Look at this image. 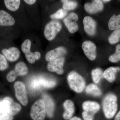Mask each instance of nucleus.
<instances>
[{
  "label": "nucleus",
  "instance_id": "obj_16",
  "mask_svg": "<svg viewBox=\"0 0 120 120\" xmlns=\"http://www.w3.org/2000/svg\"><path fill=\"white\" fill-rule=\"evenodd\" d=\"M82 108L84 111L94 114L97 113L100 109L99 104L96 102L86 101L82 105Z\"/></svg>",
  "mask_w": 120,
  "mask_h": 120
},
{
  "label": "nucleus",
  "instance_id": "obj_13",
  "mask_svg": "<svg viewBox=\"0 0 120 120\" xmlns=\"http://www.w3.org/2000/svg\"><path fill=\"white\" fill-rule=\"evenodd\" d=\"M102 1L99 0L92 1L91 3H86L84 5L86 11L90 14L97 13L102 11L103 8Z\"/></svg>",
  "mask_w": 120,
  "mask_h": 120
},
{
  "label": "nucleus",
  "instance_id": "obj_29",
  "mask_svg": "<svg viewBox=\"0 0 120 120\" xmlns=\"http://www.w3.org/2000/svg\"><path fill=\"white\" fill-rule=\"evenodd\" d=\"M68 14V12L64 9H60L56 13L50 15V18L54 19H61L64 18Z\"/></svg>",
  "mask_w": 120,
  "mask_h": 120
},
{
  "label": "nucleus",
  "instance_id": "obj_14",
  "mask_svg": "<svg viewBox=\"0 0 120 120\" xmlns=\"http://www.w3.org/2000/svg\"><path fill=\"white\" fill-rule=\"evenodd\" d=\"M66 53L67 50L64 47H58L47 52L45 56V58L47 61L50 62L57 59L59 57L64 55Z\"/></svg>",
  "mask_w": 120,
  "mask_h": 120
},
{
  "label": "nucleus",
  "instance_id": "obj_8",
  "mask_svg": "<svg viewBox=\"0 0 120 120\" xmlns=\"http://www.w3.org/2000/svg\"><path fill=\"white\" fill-rule=\"evenodd\" d=\"M78 19V15L76 13L73 12L70 13L64 19L65 25L71 33H75L79 29L78 24L76 22Z\"/></svg>",
  "mask_w": 120,
  "mask_h": 120
},
{
  "label": "nucleus",
  "instance_id": "obj_10",
  "mask_svg": "<svg viewBox=\"0 0 120 120\" xmlns=\"http://www.w3.org/2000/svg\"><path fill=\"white\" fill-rule=\"evenodd\" d=\"M64 61V58L63 57L51 61L47 64V69L50 71L56 72L58 75H62L64 72L63 67Z\"/></svg>",
  "mask_w": 120,
  "mask_h": 120
},
{
  "label": "nucleus",
  "instance_id": "obj_18",
  "mask_svg": "<svg viewBox=\"0 0 120 120\" xmlns=\"http://www.w3.org/2000/svg\"><path fill=\"white\" fill-rule=\"evenodd\" d=\"M65 109L63 114V117L65 120H69L72 118L75 112V106L74 103L71 100H67L64 103Z\"/></svg>",
  "mask_w": 120,
  "mask_h": 120
},
{
  "label": "nucleus",
  "instance_id": "obj_20",
  "mask_svg": "<svg viewBox=\"0 0 120 120\" xmlns=\"http://www.w3.org/2000/svg\"><path fill=\"white\" fill-rule=\"evenodd\" d=\"M120 71V68L119 67H110L104 71L103 77L109 82H113L116 80V74Z\"/></svg>",
  "mask_w": 120,
  "mask_h": 120
},
{
  "label": "nucleus",
  "instance_id": "obj_27",
  "mask_svg": "<svg viewBox=\"0 0 120 120\" xmlns=\"http://www.w3.org/2000/svg\"><path fill=\"white\" fill-rule=\"evenodd\" d=\"M63 2V8L65 10H72L75 9L77 7V2L73 1L68 0H61Z\"/></svg>",
  "mask_w": 120,
  "mask_h": 120
},
{
  "label": "nucleus",
  "instance_id": "obj_31",
  "mask_svg": "<svg viewBox=\"0 0 120 120\" xmlns=\"http://www.w3.org/2000/svg\"><path fill=\"white\" fill-rule=\"evenodd\" d=\"M13 116L8 112L0 110V120H13Z\"/></svg>",
  "mask_w": 120,
  "mask_h": 120
},
{
  "label": "nucleus",
  "instance_id": "obj_37",
  "mask_svg": "<svg viewBox=\"0 0 120 120\" xmlns=\"http://www.w3.org/2000/svg\"><path fill=\"white\" fill-rule=\"evenodd\" d=\"M69 120H82L81 118L75 116L69 119Z\"/></svg>",
  "mask_w": 120,
  "mask_h": 120
},
{
  "label": "nucleus",
  "instance_id": "obj_38",
  "mask_svg": "<svg viewBox=\"0 0 120 120\" xmlns=\"http://www.w3.org/2000/svg\"><path fill=\"white\" fill-rule=\"evenodd\" d=\"M101 1H103L104 2H108L110 1V0H102Z\"/></svg>",
  "mask_w": 120,
  "mask_h": 120
},
{
  "label": "nucleus",
  "instance_id": "obj_26",
  "mask_svg": "<svg viewBox=\"0 0 120 120\" xmlns=\"http://www.w3.org/2000/svg\"><path fill=\"white\" fill-rule=\"evenodd\" d=\"M109 41L111 44H115L120 40V28L114 30L110 35Z\"/></svg>",
  "mask_w": 120,
  "mask_h": 120
},
{
  "label": "nucleus",
  "instance_id": "obj_12",
  "mask_svg": "<svg viewBox=\"0 0 120 120\" xmlns=\"http://www.w3.org/2000/svg\"><path fill=\"white\" fill-rule=\"evenodd\" d=\"M31 42L30 39H26L22 43L21 49L22 51L25 54L26 59L30 64H33L35 62V58L34 53L31 52L30 49Z\"/></svg>",
  "mask_w": 120,
  "mask_h": 120
},
{
  "label": "nucleus",
  "instance_id": "obj_9",
  "mask_svg": "<svg viewBox=\"0 0 120 120\" xmlns=\"http://www.w3.org/2000/svg\"><path fill=\"white\" fill-rule=\"evenodd\" d=\"M82 48L86 56L91 61L95 60L97 57V47L91 41H86L82 44Z\"/></svg>",
  "mask_w": 120,
  "mask_h": 120
},
{
  "label": "nucleus",
  "instance_id": "obj_1",
  "mask_svg": "<svg viewBox=\"0 0 120 120\" xmlns=\"http://www.w3.org/2000/svg\"><path fill=\"white\" fill-rule=\"evenodd\" d=\"M117 109V96L112 93L106 95L102 101V109L105 117L109 119L113 118L116 114Z\"/></svg>",
  "mask_w": 120,
  "mask_h": 120
},
{
  "label": "nucleus",
  "instance_id": "obj_21",
  "mask_svg": "<svg viewBox=\"0 0 120 120\" xmlns=\"http://www.w3.org/2000/svg\"><path fill=\"white\" fill-rule=\"evenodd\" d=\"M108 26L109 29L112 30L120 28V14L112 16L109 21Z\"/></svg>",
  "mask_w": 120,
  "mask_h": 120
},
{
  "label": "nucleus",
  "instance_id": "obj_5",
  "mask_svg": "<svg viewBox=\"0 0 120 120\" xmlns=\"http://www.w3.org/2000/svg\"><path fill=\"white\" fill-rule=\"evenodd\" d=\"M62 28L60 22L54 20L46 24L44 30V34L46 38L49 41L53 40Z\"/></svg>",
  "mask_w": 120,
  "mask_h": 120
},
{
  "label": "nucleus",
  "instance_id": "obj_7",
  "mask_svg": "<svg viewBox=\"0 0 120 120\" xmlns=\"http://www.w3.org/2000/svg\"><path fill=\"white\" fill-rule=\"evenodd\" d=\"M15 94L17 99L23 105L26 106L28 103L26 86L23 83L17 81L14 84Z\"/></svg>",
  "mask_w": 120,
  "mask_h": 120
},
{
  "label": "nucleus",
  "instance_id": "obj_35",
  "mask_svg": "<svg viewBox=\"0 0 120 120\" xmlns=\"http://www.w3.org/2000/svg\"><path fill=\"white\" fill-rule=\"evenodd\" d=\"M24 1L27 4L29 5H32L34 4L36 0H24Z\"/></svg>",
  "mask_w": 120,
  "mask_h": 120
},
{
  "label": "nucleus",
  "instance_id": "obj_15",
  "mask_svg": "<svg viewBox=\"0 0 120 120\" xmlns=\"http://www.w3.org/2000/svg\"><path fill=\"white\" fill-rule=\"evenodd\" d=\"M2 52L5 57L9 60L15 61L19 58L20 52L19 50L15 47H11L8 49H4Z\"/></svg>",
  "mask_w": 120,
  "mask_h": 120
},
{
  "label": "nucleus",
  "instance_id": "obj_2",
  "mask_svg": "<svg viewBox=\"0 0 120 120\" xmlns=\"http://www.w3.org/2000/svg\"><path fill=\"white\" fill-rule=\"evenodd\" d=\"M67 80L70 88L76 93H82L85 88V80L76 72H70L68 75Z\"/></svg>",
  "mask_w": 120,
  "mask_h": 120
},
{
  "label": "nucleus",
  "instance_id": "obj_19",
  "mask_svg": "<svg viewBox=\"0 0 120 120\" xmlns=\"http://www.w3.org/2000/svg\"><path fill=\"white\" fill-rule=\"evenodd\" d=\"M42 97L47 116L50 117H52L53 116L54 112V104L53 101L49 95L46 94H44Z\"/></svg>",
  "mask_w": 120,
  "mask_h": 120
},
{
  "label": "nucleus",
  "instance_id": "obj_30",
  "mask_svg": "<svg viewBox=\"0 0 120 120\" xmlns=\"http://www.w3.org/2000/svg\"><path fill=\"white\" fill-rule=\"evenodd\" d=\"M29 87L30 90L34 91L40 89L41 86L39 84L38 77L34 78L29 82Z\"/></svg>",
  "mask_w": 120,
  "mask_h": 120
},
{
  "label": "nucleus",
  "instance_id": "obj_24",
  "mask_svg": "<svg viewBox=\"0 0 120 120\" xmlns=\"http://www.w3.org/2000/svg\"><path fill=\"white\" fill-rule=\"evenodd\" d=\"M5 5L8 10L12 11H17L20 5V0H5Z\"/></svg>",
  "mask_w": 120,
  "mask_h": 120
},
{
  "label": "nucleus",
  "instance_id": "obj_32",
  "mask_svg": "<svg viewBox=\"0 0 120 120\" xmlns=\"http://www.w3.org/2000/svg\"><path fill=\"white\" fill-rule=\"evenodd\" d=\"M8 67V62L5 57L0 54V71H4Z\"/></svg>",
  "mask_w": 120,
  "mask_h": 120
},
{
  "label": "nucleus",
  "instance_id": "obj_3",
  "mask_svg": "<svg viewBox=\"0 0 120 120\" xmlns=\"http://www.w3.org/2000/svg\"><path fill=\"white\" fill-rule=\"evenodd\" d=\"M21 109L20 105L15 102L10 97H5L0 101V110L8 112L11 116L17 114Z\"/></svg>",
  "mask_w": 120,
  "mask_h": 120
},
{
  "label": "nucleus",
  "instance_id": "obj_11",
  "mask_svg": "<svg viewBox=\"0 0 120 120\" xmlns=\"http://www.w3.org/2000/svg\"><path fill=\"white\" fill-rule=\"evenodd\" d=\"M83 23L84 30L86 33L90 36H93L96 32L97 23L94 20L89 16L84 18Z\"/></svg>",
  "mask_w": 120,
  "mask_h": 120
},
{
  "label": "nucleus",
  "instance_id": "obj_25",
  "mask_svg": "<svg viewBox=\"0 0 120 120\" xmlns=\"http://www.w3.org/2000/svg\"><path fill=\"white\" fill-rule=\"evenodd\" d=\"M91 75L92 80L95 83H98L103 77V72L101 69H94L91 72Z\"/></svg>",
  "mask_w": 120,
  "mask_h": 120
},
{
  "label": "nucleus",
  "instance_id": "obj_34",
  "mask_svg": "<svg viewBox=\"0 0 120 120\" xmlns=\"http://www.w3.org/2000/svg\"><path fill=\"white\" fill-rule=\"evenodd\" d=\"M34 54L35 60H38L41 58V54L39 52H34Z\"/></svg>",
  "mask_w": 120,
  "mask_h": 120
},
{
  "label": "nucleus",
  "instance_id": "obj_36",
  "mask_svg": "<svg viewBox=\"0 0 120 120\" xmlns=\"http://www.w3.org/2000/svg\"><path fill=\"white\" fill-rule=\"evenodd\" d=\"M114 120H120V110L115 116Z\"/></svg>",
  "mask_w": 120,
  "mask_h": 120
},
{
  "label": "nucleus",
  "instance_id": "obj_23",
  "mask_svg": "<svg viewBox=\"0 0 120 120\" xmlns=\"http://www.w3.org/2000/svg\"><path fill=\"white\" fill-rule=\"evenodd\" d=\"M38 77L39 81L41 87L46 88H52L56 85L55 80L51 79H47L42 77Z\"/></svg>",
  "mask_w": 120,
  "mask_h": 120
},
{
  "label": "nucleus",
  "instance_id": "obj_22",
  "mask_svg": "<svg viewBox=\"0 0 120 120\" xmlns=\"http://www.w3.org/2000/svg\"><path fill=\"white\" fill-rule=\"evenodd\" d=\"M86 92L88 94L95 97H99L102 94V91L99 87L94 83L88 84L86 88Z\"/></svg>",
  "mask_w": 120,
  "mask_h": 120
},
{
  "label": "nucleus",
  "instance_id": "obj_28",
  "mask_svg": "<svg viewBox=\"0 0 120 120\" xmlns=\"http://www.w3.org/2000/svg\"><path fill=\"white\" fill-rule=\"evenodd\" d=\"M109 59L110 62L112 63L120 61V44L116 46L115 53L110 56Z\"/></svg>",
  "mask_w": 120,
  "mask_h": 120
},
{
  "label": "nucleus",
  "instance_id": "obj_4",
  "mask_svg": "<svg viewBox=\"0 0 120 120\" xmlns=\"http://www.w3.org/2000/svg\"><path fill=\"white\" fill-rule=\"evenodd\" d=\"M46 112L44 101L42 99H39L32 105L30 115L34 120H44Z\"/></svg>",
  "mask_w": 120,
  "mask_h": 120
},
{
  "label": "nucleus",
  "instance_id": "obj_17",
  "mask_svg": "<svg viewBox=\"0 0 120 120\" xmlns=\"http://www.w3.org/2000/svg\"><path fill=\"white\" fill-rule=\"evenodd\" d=\"M15 23V19L9 13L4 10H0V26H11Z\"/></svg>",
  "mask_w": 120,
  "mask_h": 120
},
{
  "label": "nucleus",
  "instance_id": "obj_33",
  "mask_svg": "<svg viewBox=\"0 0 120 120\" xmlns=\"http://www.w3.org/2000/svg\"><path fill=\"white\" fill-rule=\"evenodd\" d=\"M82 116L84 120H94V115L84 111L82 113Z\"/></svg>",
  "mask_w": 120,
  "mask_h": 120
},
{
  "label": "nucleus",
  "instance_id": "obj_6",
  "mask_svg": "<svg viewBox=\"0 0 120 120\" xmlns=\"http://www.w3.org/2000/svg\"><path fill=\"white\" fill-rule=\"evenodd\" d=\"M28 68L23 62H18L15 66V69L7 74L6 78L9 82H14L18 76H24L28 73Z\"/></svg>",
  "mask_w": 120,
  "mask_h": 120
}]
</instances>
